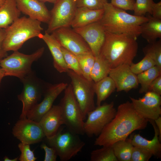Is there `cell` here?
<instances>
[{
    "label": "cell",
    "instance_id": "cell-1",
    "mask_svg": "<svg viewBox=\"0 0 161 161\" xmlns=\"http://www.w3.org/2000/svg\"><path fill=\"white\" fill-rule=\"evenodd\" d=\"M148 122L137 113L131 102L127 101L118 106L114 117L98 136L94 145H112L126 139L134 131L145 129Z\"/></svg>",
    "mask_w": 161,
    "mask_h": 161
},
{
    "label": "cell",
    "instance_id": "cell-2",
    "mask_svg": "<svg viewBox=\"0 0 161 161\" xmlns=\"http://www.w3.org/2000/svg\"><path fill=\"white\" fill-rule=\"evenodd\" d=\"M103 10L99 21L106 31L136 40L140 35L141 25L148 20L147 17L130 14L108 2L105 4Z\"/></svg>",
    "mask_w": 161,
    "mask_h": 161
},
{
    "label": "cell",
    "instance_id": "cell-3",
    "mask_svg": "<svg viewBox=\"0 0 161 161\" xmlns=\"http://www.w3.org/2000/svg\"><path fill=\"white\" fill-rule=\"evenodd\" d=\"M105 34V40L99 54L111 69L122 64L130 65L137 54L138 44L137 40L106 31Z\"/></svg>",
    "mask_w": 161,
    "mask_h": 161
},
{
    "label": "cell",
    "instance_id": "cell-4",
    "mask_svg": "<svg viewBox=\"0 0 161 161\" xmlns=\"http://www.w3.org/2000/svg\"><path fill=\"white\" fill-rule=\"evenodd\" d=\"M40 21L29 17L19 18L4 29L3 47L6 52L18 51L28 40L39 38L43 28Z\"/></svg>",
    "mask_w": 161,
    "mask_h": 161
},
{
    "label": "cell",
    "instance_id": "cell-5",
    "mask_svg": "<svg viewBox=\"0 0 161 161\" xmlns=\"http://www.w3.org/2000/svg\"><path fill=\"white\" fill-rule=\"evenodd\" d=\"M44 51V47H42L29 55L18 51H13L10 55L0 59V66L5 76H14L20 80L32 72V64L41 57Z\"/></svg>",
    "mask_w": 161,
    "mask_h": 161
},
{
    "label": "cell",
    "instance_id": "cell-6",
    "mask_svg": "<svg viewBox=\"0 0 161 161\" xmlns=\"http://www.w3.org/2000/svg\"><path fill=\"white\" fill-rule=\"evenodd\" d=\"M66 128L61 127L54 136L47 139L48 145L55 150L61 161L69 160L75 156L85 144L78 134Z\"/></svg>",
    "mask_w": 161,
    "mask_h": 161
},
{
    "label": "cell",
    "instance_id": "cell-7",
    "mask_svg": "<svg viewBox=\"0 0 161 161\" xmlns=\"http://www.w3.org/2000/svg\"><path fill=\"white\" fill-rule=\"evenodd\" d=\"M59 105L61 110L64 125L76 134H84V120L71 84L68 85L65 89L64 96Z\"/></svg>",
    "mask_w": 161,
    "mask_h": 161
},
{
    "label": "cell",
    "instance_id": "cell-8",
    "mask_svg": "<svg viewBox=\"0 0 161 161\" xmlns=\"http://www.w3.org/2000/svg\"><path fill=\"white\" fill-rule=\"evenodd\" d=\"M67 73L71 79L73 92L84 120L88 113L96 107L94 100L95 82L69 69Z\"/></svg>",
    "mask_w": 161,
    "mask_h": 161
},
{
    "label": "cell",
    "instance_id": "cell-9",
    "mask_svg": "<svg viewBox=\"0 0 161 161\" xmlns=\"http://www.w3.org/2000/svg\"><path fill=\"white\" fill-rule=\"evenodd\" d=\"M116 112L113 102L97 106L87 114L84 125V134L90 137L98 136L114 118Z\"/></svg>",
    "mask_w": 161,
    "mask_h": 161
},
{
    "label": "cell",
    "instance_id": "cell-10",
    "mask_svg": "<svg viewBox=\"0 0 161 161\" xmlns=\"http://www.w3.org/2000/svg\"><path fill=\"white\" fill-rule=\"evenodd\" d=\"M54 4L45 31L49 34L59 28L69 27L77 8L76 0H58Z\"/></svg>",
    "mask_w": 161,
    "mask_h": 161
},
{
    "label": "cell",
    "instance_id": "cell-11",
    "mask_svg": "<svg viewBox=\"0 0 161 161\" xmlns=\"http://www.w3.org/2000/svg\"><path fill=\"white\" fill-rule=\"evenodd\" d=\"M20 80L23 87L21 93L18 95V98L22 104L20 117L21 119L26 118L27 112L38 103L42 94L43 89L40 81L32 72Z\"/></svg>",
    "mask_w": 161,
    "mask_h": 161
},
{
    "label": "cell",
    "instance_id": "cell-12",
    "mask_svg": "<svg viewBox=\"0 0 161 161\" xmlns=\"http://www.w3.org/2000/svg\"><path fill=\"white\" fill-rule=\"evenodd\" d=\"M12 134L21 143L29 145L38 143L45 137L39 123L27 117L17 122Z\"/></svg>",
    "mask_w": 161,
    "mask_h": 161
},
{
    "label": "cell",
    "instance_id": "cell-13",
    "mask_svg": "<svg viewBox=\"0 0 161 161\" xmlns=\"http://www.w3.org/2000/svg\"><path fill=\"white\" fill-rule=\"evenodd\" d=\"M134 108L143 117L154 120L161 114V95L152 91L138 99L129 97Z\"/></svg>",
    "mask_w": 161,
    "mask_h": 161
},
{
    "label": "cell",
    "instance_id": "cell-14",
    "mask_svg": "<svg viewBox=\"0 0 161 161\" xmlns=\"http://www.w3.org/2000/svg\"><path fill=\"white\" fill-rule=\"evenodd\" d=\"M51 34L62 47L75 55L91 51L82 37L70 27L59 28Z\"/></svg>",
    "mask_w": 161,
    "mask_h": 161
},
{
    "label": "cell",
    "instance_id": "cell-15",
    "mask_svg": "<svg viewBox=\"0 0 161 161\" xmlns=\"http://www.w3.org/2000/svg\"><path fill=\"white\" fill-rule=\"evenodd\" d=\"M67 83H61L50 86L46 91L42 101L37 103L27 114V117L39 122L43 116L51 108L58 96L66 89Z\"/></svg>",
    "mask_w": 161,
    "mask_h": 161
},
{
    "label": "cell",
    "instance_id": "cell-16",
    "mask_svg": "<svg viewBox=\"0 0 161 161\" xmlns=\"http://www.w3.org/2000/svg\"><path fill=\"white\" fill-rule=\"evenodd\" d=\"M73 30L83 39L95 57L99 55L106 36V31L99 21Z\"/></svg>",
    "mask_w": 161,
    "mask_h": 161
},
{
    "label": "cell",
    "instance_id": "cell-17",
    "mask_svg": "<svg viewBox=\"0 0 161 161\" xmlns=\"http://www.w3.org/2000/svg\"><path fill=\"white\" fill-rule=\"evenodd\" d=\"M109 76L114 81L117 92H128L139 86L137 75L132 72L129 65L122 64L112 68Z\"/></svg>",
    "mask_w": 161,
    "mask_h": 161
},
{
    "label": "cell",
    "instance_id": "cell-18",
    "mask_svg": "<svg viewBox=\"0 0 161 161\" xmlns=\"http://www.w3.org/2000/svg\"><path fill=\"white\" fill-rule=\"evenodd\" d=\"M18 9L29 17L48 24L50 12L44 3L37 0H15Z\"/></svg>",
    "mask_w": 161,
    "mask_h": 161
},
{
    "label": "cell",
    "instance_id": "cell-19",
    "mask_svg": "<svg viewBox=\"0 0 161 161\" xmlns=\"http://www.w3.org/2000/svg\"><path fill=\"white\" fill-rule=\"evenodd\" d=\"M47 139L54 136L64 125L61 107L53 105L43 116L39 122Z\"/></svg>",
    "mask_w": 161,
    "mask_h": 161
},
{
    "label": "cell",
    "instance_id": "cell-20",
    "mask_svg": "<svg viewBox=\"0 0 161 161\" xmlns=\"http://www.w3.org/2000/svg\"><path fill=\"white\" fill-rule=\"evenodd\" d=\"M39 38L42 39L47 46L53 58V65L60 73L67 72L69 69L64 61L61 46L52 34L46 31L41 34Z\"/></svg>",
    "mask_w": 161,
    "mask_h": 161
},
{
    "label": "cell",
    "instance_id": "cell-21",
    "mask_svg": "<svg viewBox=\"0 0 161 161\" xmlns=\"http://www.w3.org/2000/svg\"><path fill=\"white\" fill-rule=\"evenodd\" d=\"M153 127L154 135L153 138L149 140L143 137L139 134L134 135L131 138L132 143L134 146L143 148L151 154L157 158H161V143L159 135L158 129L154 120H149Z\"/></svg>",
    "mask_w": 161,
    "mask_h": 161
},
{
    "label": "cell",
    "instance_id": "cell-22",
    "mask_svg": "<svg viewBox=\"0 0 161 161\" xmlns=\"http://www.w3.org/2000/svg\"><path fill=\"white\" fill-rule=\"evenodd\" d=\"M104 13V10H93L84 7H77L71 26L73 29L83 27L99 21Z\"/></svg>",
    "mask_w": 161,
    "mask_h": 161
},
{
    "label": "cell",
    "instance_id": "cell-23",
    "mask_svg": "<svg viewBox=\"0 0 161 161\" xmlns=\"http://www.w3.org/2000/svg\"><path fill=\"white\" fill-rule=\"evenodd\" d=\"M21 13L15 0H5L0 7V31L7 28L19 18Z\"/></svg>",
    "mask_w": 161,
    "mask_h": 161
},
{
    "label": "cell",
    "instance_id": "cell-24",
    "mask_svg": "<svg viewBox=\"0 0 161 161\" xmlns=\"http://www.w3.org/2000/svg\"><path fill=\"white\" fill-rule=\"evenodd\" d=\"M148 21L141 25L140 35L148 43L161 38V19L148 15Z\"/></svg>",
    "mask_w": 161,
    "mask_h": 161
},
{
    "label": "cell",
    "instance_id": "cell-25",
    "mask_svg": "<svg viewBox=\"0 0 161 161\" xmlns=\"http://www.w3.org/2000/svg\"><path fill=\"white\" fill-rule=\"evenodd\" d=\"M94 89L97 96L96 105L98 106L115 91L116 88L112 79L108 76L95 83Z\"/></svg>",
    "mask_w": 161,
    "mask_h": 161
},
{
    "label": "cell",
    "instance_id": "cell-26",
    "mask_svg": "<svg viewBox=\"0 0 161 161\" xmlns=\"http://www.w3.org/2000/svg\"><path fill=\"white\" fill-rule=\"evenodd\" d=\"M114 154L118 161H131L134 146L131 139L127 138L118 141L112 145Z\"/></svg>",
    "mask_w": 161,
    "mask_h": 161
},
{
    "label": "cell",
    "instance_id": "cell-27",
    "mask_svg": "<svg viewBox=\"0 0 161 161\" xmlns=\"http://www.w3.org/2000/svg\"><path fill=\"white\" fill-rule=\"evenodd\" d=\"M108 62L99 54L95 57L91 77L95 83L109 76L111 69Z\"/></svg>",
    "mask_w": 161,
    "mask_h": 161
},
{
    "label": "cell",
    "instance_id": "cell-28",
    "mask_svg": "<svg viewBox=\"0 0 161 161\" xmlns=\"http://www.w3.org/2000/svg\"><path fill=\"white\" fill-rule=\"evenodd\" d=\"M161 75V68L157 66L137 75L141 87L139 90L140 94L148 92L150 85L158 76Z\"/></svg>",
    "mask_w": 161,
    "mask_h": 161
},
{
    "label": "cell",
    "instance_id": "cell-29",
    "mask_svg": "<svg viewBox=\"0 0 161 161\" xmlns=\"http://www.w3.org/2000/svg\"><path fill=\"white\" fill-rule=\"evenodd\" d=\"M76 55L79 63L82 75L88 80H92L91 74L95 57L92 51Z\"/></svg>",
    "mask_w": 161,
    "mask_h": 161
},
{
    "label": "cell",
    "instance_id": "cell-30",
    "mask_svg": "<svg viewBox=\"0 0 161 161\" xmlns=\"http://www.w3.org/2000/svg\"><path fill=\"white\" fill-rule=\"evenodd\" d=\"M93 151L90 154L91 161H118L112 145L103 146Z\"/></svg>",
    "mask_w": 161,
    "mask_h": 161
},
{
    "label": "cell",
    "instance_id": "cell-31",
    "mask_svg": "<svg viewBox=\"0 0 161 161\" xmlns=\"http://www.w3.org/2000/svg\"><path fill=\"white\" fill-rule=\"evenodd\" d=\"M145 55L151 57L155 62L156 66L161 68V40L148 44L143 48Z\"/></svg>",
    "mask_w": 161,
    "mask_h": 161
},
{
    "label": "cell",
    "instance_id": "cell-32",
    "mask_svg": "<svg viewBox=\"0 0 161 161\" xmlns=\"http://www.w3.org/2000/svg\"><path fill=\"white\" fill-rule=\"evenodd\" d=\"M61 50L68 69L78 74L82 75L79 63L76 55L62 47Z\"/></svg>",
    "mask_w": 161,
    "mask_h": 161
},
{
    "label": "cell",
    "instance_id": "cell-33",
    "mask_svg": "<svg viewBox=\"0 0 161 161\" xmlns=\"http://www.w3.org/2000/svg\"><path fill=\"white\" fill-rule=\"evenodd\" d=\"M156 66L155 61L149 56L145 55L144 57L139 62L130 65L132 72L137 75Z\"/></svg>",
    "mask_w": 161,
    "mask_h": 161
},
{
    "label": "cell",
    "instance_id": "cell-34",
    "mask_svg": "<svg viewBox=\"0 0 161 161\" xmlns=\"http://www.w3.org/2000/svg\"><path fill=\"white\" fill-rule=\"evenodd\" d=\"M154 3L153 0H136L133 10L134 15L140 16H144L147 13L151 15Z\"/></svg>",
    "mask_w": 161,
    "mask_h": 161
},
{
    "label": "cell",
    "instance_id": "cell-35",
    "mask_svg": "<svg viewBox=\"0 0 161 161\" xmlns=\"http://www.w3.org/2000/svg\"><path fill=\"white\" fill-rule=\"evenodd\" d=\"M77 7H84L93 10L103 9L107 0H76Z\"/></svg>",
    "mask_w": 161,
    "mask_h": 161
},
{
    "label": "cell",
    "instance_id": "cell-36",
    "mask_svg": "<svg viewBox=\"0 0 161 161\" xmlns=\"http://www.w3.org/2000/svg\"><path fill=\"white\" fill-rule=\"evenodd\" d=\"M30 145L20 143L18 147L21 152L18 160L20 161H35L37 159L35 157L34 151L30 148Z\"/></svg>",
    "mask_w": 161,
    "mask_h": 161
},
{
    "label": "cell",
    "instance_id": "cell-37",
    "mask_svg": "<svg viewBox=\"0 0 161 161\" xmlns=\"http://www.w3.org/2000/svg\"><path fill=\"white\" fill-rule=\"evenodd\" d=\"M152 154L140 147L134 146L133 148L131 161H148Z\"/></svg>",
    "mask_w": 161,
    "mask_h": 161
},
{
    "label": "cell",
    "instance_id": "cell-38",
    "mask_svg": "<svg viewBox=\"0 0 161 161\" xmlns=\"http://www.w3.org/2000/svg\"><path fill=\"white\" fill-rule=\"evenodd\" d=\"M135 0H111V3L114 7L126 11H133Z\"/></svg>",
    "mask_w": 161,
    "mask_h": 161
},
{
    "label": "cell",
    "instance_id": "cell-39",
    "mask_svg": "<svg viewBox=\"0 0 161 161\" xmlns=\"http://www.w3.org/2000/svg\"><path fill=\"white\" fill-rule=\"evenodd\" d=\"M41 148L45 152L44 161H56L58 155L55 150L52 147H49L44 143L41 145Z\"/></svg>",
    "mask_w": 161,
    "mask_h": 161
},
{
    "label": "cell",
    "instance_id": "cell-40",
    "mask_svg": "<svg viewBox=\"0 0 161 161\" xmlns=\"http://www.w3.org/2000/svg\"><path fill=\"white\" fill-rule=\"evenodd\" d=\"M148 91H152L161 95V75L157 77L151 83Z\"/></svg>",
    "mask_w": 161,
    "mask_h": 161
},
{
    "label": "cell",
    "instance_id": "cell-41",
    "mask_svg": "<svg viewBox=\"0 0 161 161\" xmlns=\"http://www.w3.org/2000/svg\"><path fill=\"white\" fill-rule=\"evenodd\" d=\"M151 15L155 18L161 19V1L157 3H154L152 8Z\"/></svg>",
    "mask_w": 161,
    "mask_h": 161
},
{
    "label": "cell",
    "instance_id": "cell-42",
    "mask_svg": "<svg viewBox=\"0 0 161 161\" xmlns=\"http://www.w3.org/2000/svg\"><path fill=\"white\" fill-rule=\"evenodd\" d=\"M5 36L4 29L0 31V59L7 56V52L3 47V43Z\"/></svg>",
    "mask_w": 161,
    "mask_h": 161
},
{
    "label": "cell",
    "instance_id": "cell-43",
    "mask_svg": "<svg viewBox=\"0 0 161 161\" xmlns=\"http://www.w3.org/2000/svg\"><path fill=\"white\" fill-rule=\"evenodd\" d=\"M154 122L159 131V137L160 141H161V117L160 116L154 120Z\"/></svg>",
    "mask_w": 161,
    "mask_h": 161
},
{
    "label": "cell",
    "instance_id": "cell-44",
    "mask_svg": "<svg viewBox=\"0 0 161 161\" xmlns=\"http://www.w3.org/2000/svg\"><path fill=\"white\" fill-rule=\"evenodd\" d=\"M4 72L2 69L0 68V87L3 78L5 77Z\"/></svg>",
    "mask_w": 161,
    "mask_h": 161
},
{
    "label": "cell",
    "instance_id": "cell-45",
    "mask_svg": "<svg viewBox=\"0 0 161 161\" xmlns=\"http://www.w3.org/2000/svg\"><path fill=\"white\" fill-rule=\"evenodd\" d=\"M18 158V157H17L13 159H10L8 157L6 156L4 157V161H17Z\"/></svg>",
    "mask_w": 161,
    "mask_h": 161
},
{
    "label": "cell",
    "instance_id": "cell-46",
    "mask_svg": "<svg viewBox=\"0 0 161 161\" xmlns=\"http://www.w3.org/2000/svg\"><path fill=\"white\" fill-rule=\"evenodd\" d=\"M39 1L44 3L46 2H49L53 4L55 3L58 0H37Z\"/></svg>",
    "mask_w": 161,
    "mask_h": 161
},
{
    "label": "cell",
    "instance_id": "cell-47",
    "mask_svg": "<svg viewBox=\"0 0 161 161\" xmlns=\"http://www.w3.org/2000/svg\"><path fill=\"white\" fill-rule=\"evenodd\" d=\"M5 1V0H0V7L4 3Z\"/></svg>",
    "mask_w": 161,
    "mask_h": 161
}]
</instances>
